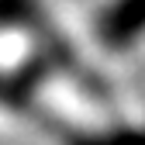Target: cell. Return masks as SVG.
Masks as SVG:
<instances>
[{
    "mask_svg": "<svg viewBox=\"0 0 145 145\" xmlns=\"http://www.w3.org/2000/svg\"><path fill=\"white\" fill-rule=\"evenodd\" d=\"M66 145H145V124L128 128H107V131H76Z\"/></svg>",
    "mask_w": 145,
    "mask_h": 145,
    "instance_id": "3957f363",
    "label": "cell"
},
{
    "mask_svg": "<svg viewBox=\"0 0 145 145\" xmlns=\"http://www.w3.org/2000/svg\"><path fill=\"white\" fill-rule=\"evenodd\" d=\"M93 42L111 56L138 48L145 42V0H104L93 14Z\"/></svg>",
    "mask_w": 145,
    "mask_h": 145,
    "instance_id": "6da1fadb",
    "label": "cell"
},
{
    "mask_svg": "<svg viewBox=\"0 0 145 145\" xmlns=\"http://www.w3.org/2000/svg\"><path fill=\"white\" fill-rule=\"evenodd\" d=\"M0 80H4V76H0Z\"/></svg>",
    "mask_w": 145,
    "mask_h": 145,
    "instance_id": "277c9868",
    "label": "cell"
},
{
    "mask_svg": "<svg viewBox=\"0 0 145 145\" xmlns=\"http://www.w3.org/2000/svg\"><path fill=\"white\" fill-rule=\"evenodd\" d=\"M7 31L31 35L42 52L76 62L69 42L62 38V31L56 28V21H52V14L45 10L42 0H0V35H7Z\"/></svg>",
    "mask_w": 145,
    "mask_h": 145,
    "instance_id": "7a4b0ae2",
    "label": "cell"
}]
</instances>
